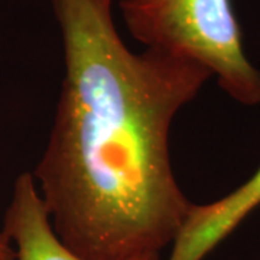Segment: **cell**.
<instances>
[{
    "label": "cell",
    "mask_w": 260,
    "mask_h": 260,
    "mask_svg": "<svg viewBox=\"0 0 260 260\" xmlns=\"http://www.w3.org/2000/svg\"><path fill=\"white\" fill-rule=\"evenodd\" d=\"M51 3L65 75L34 174L51 225L85 260L160 254L192 207L171 164V126L211 74L160 51L132 52L110 0Z\"/></svg>",
    "instance_id": "obj_1"
},
{
    "label": "cell",
    "mask_w": 260,
    "mask_h": 260,
    "mask_svg": "<svg viewBox=\"0 0 260 260\" xmlns=\"http://www.w3.org/2000/svg\"><path fill=\"white\" fill-rule=\"evenodd\" d=\"M120 10L148 49L201 65L237 103L260 104V70L244 52L232 0H120Z\"/></svg>",
    "instance_id": "obj_2"
},
{
    "label": "cell",
    "mask_w": 260,
    "mask_h": 260,
    "mask_svg": "<svg viewBox=\"0 0 260 260\" xmlns=\"http://www.w3.org/2000/svg\"><path fill=\"white\" fill-rule=\"evenodd\" d=\"M0 260H16L15 247L3 232H0Z\"/></svg>",
    "instance_id": "obj_5"
},
{
    "label": "cell",
    "mask_w": 260,
    "mask_h": 260,
    "mask_svg": "<svg viewBox=\"0 0 260 260\" xmlns=\"http://www.w3.org/2000/svg\"><path fill=\"white\" fill-rule=\"evenodd\" d=\"M2 232L15 244L16 260H85L56 237L34 174L25 172L16 179ZM130 260H160V254Z\"/></svg>",
    "instance_id": "obj_4"
},
{
    "label": "cell",
    "mask_w": 260,
    "mask_h": 260,
    "mask_svg": "<svg viewBox=\"0 0 260 260\" xmlns=\"http://www.w3.org/2000/svg\"><path fill=\"white\" fill-rule=\"evenodd\" d=\"M260 205V168L243 185L210 204H192L168 260H203Z\"/></svg>",
    "instance_id": "obj_3"
},
{
    "label": "cell",
    "mask_w": 260,
    "mask_h": 260,
    "mask_svg": "<svg viewBox=\"0 0 260 260\" xmlns=\"http://www.w3.org/2000/svg\"><path fill=\"white\" fill-rule=\"evenodd\" d=\"M110 2H114V0H110Z\"/></svg>",
    "instance_id": "obj_6"
}]
</instances>
